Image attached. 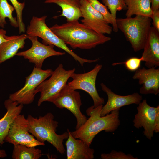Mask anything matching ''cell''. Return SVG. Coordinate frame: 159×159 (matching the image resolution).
<instances>
[{
	"label": "cell",
	"mask_w": 159,
	"mask_h": 159,
	"mask_svg": "<svg viewBox=\"0 0 159 159\" xmlns=\"http://www.w3.org/2000/svg\"><path fill=\"white\" fill-rule=\"evenodd\" d=\"M80 10L83 19L82 23L100 34H110L112 28L99 12L95 10L87 0H80Z\"/></svg>",
	"instance_id": "13"
},
{
	"label": "cell",
	"mask_w": 159,
	"mask_h": 159,
	"mask_svg": "<svg viewBox=\"0 0 159 159\" xmlns=\"http://www.w3.org/2000/svg\"><path fill=\"white\" fill-rule=\"evenodd\" d=\"M138 105V112L133 120V125L137 129L143 127L144 135L151 140L154 132H159V106L151 107L145 99Z\"/></svg>",
	"instance_id": "8"
},
{
	"label": "cell",
	"mask_w": 159,
	"mask_h": 159,
	"mask_svg": "<svg viewBox=\"0 0 159 159\" xmlns=\"http://www.w3.org/2000/svg\"><path fill=\"white\" fill-rule=\"evenodd\" d=\"M141 57L147 68L159 66V32L153 26L150 27L145 43Z\"/></svg>",
	"instance_id": "16"
},
{
	"label": "cell",
	"mask_w": 159,
	"mask_h": 159,
	"mask_svg": "<svg viewBox=\"0 0 159 159\" xmlns=\"http://www.w3.org/2000/svg\"><path fill=\"white\" fill-rule=\"evenodd\" d=\"M6 33V31L5 30L2 28L0 29V49L6 42L11 39L14 36H7Z\"/></svg>",
	"instance_id": "30"
},
{
	"label": "cell",
	"mask_w": 159,
	"mask_h": 159,
	"mask_svg": "<svg viewBox=\"0 0 159 159\" xmlns=\"http://www.w3.org/2000/svg\"><path fill=\"white\" fill-rule=\"evenodd\" d=\"M102 67L101 64H97L93 69L87 72L81 74L74 72L70 77L72 80L67 84L74 90H81L87 92L93 100L94 107L105 103L104 98L99 95L95 86L97 76Z\"/></svg>",
	"instance_id": "9"
},
{
	"label": "cell",
	"mask_w": 159,
	"mask_h": 159,
	"mask_svg": "<svg viewBox=\"0 0 159 159\" xmlns=\"http://www.w3.org/2000/svg\"><path fill=\"white\" fill-rule=\"evenodd\" d=\"M52 102L57 107L67 109L74 115L77 121L75 130L80 127L87 120L80 110L82 103L80 93L70 87L67 84Z\"/></svg>",
	"instance_id": "10"
},
{
	"label": "cell",
	"mask_w": 159,
	"mask_h": 159,
	"mask_svg": "<svg viewBox=\"0 0 159 159\" xmlns=\"http://www.w3.org/2000/svg\"><path fill=\"white\" fill-rule=\"evenodd\" d=\"M69 135L65 143L67 159H93L95 150L82 140L73 137L69 129Z\"/></svg>",
	"instance_id": "17"
},
{
	"label": "cell",
	"mask_w": 159,
	"mask_h": 159,
	"mask_svg": "<svg viewBox=\"0 0 159 159\" xmlns=\"http://www.w3.org/2000/svg\"><path fill=\"white\" fill-rule=\"evenodd\" d=\"M142 61H143V59L141 57L140 58L132 57L122 62L113 63L112 65L115 66L123 64L128 70L130 71H135L139 68Z\"/></svg>",
	"instance_id": "27"
},
{
	"label": "cell",
	"mask_w": 159,
	"mask_h": 159,
	"mask_svg": "<svg viewBox=\"0 0 159 159\" xmlns=\"http://www.w3.org/2000/svg\"><path fill=\"white\" fill-rule=\"evenodd\" d=\"M75 71V69L66 70L62 64H59L52 72L50 77L42 82L37 87L35 93H40L37 105L39 106L45 101L52 102L67 84L69 79Z\"/></svg>",
	"instance_id": "6"
},
{
	"label": "cell",
	"mask_w": 159,
	"mask_h": 159,
	"mask_svg": "<svg viewBox=\"0 0 159 159\" xmlns=\"http://www.w3.org/2000/svg\"><path fill=\"white\" fill-rule=\"evenodd\" d=\"M53 71L51 69L43 70L34 67L31 74L26 77L24 86L15 92L10 94L9 98L19 104L27 105L34 100L37 87L43 81L51 76Z\"/></svg>",
	"instance_id": "7"
},
{
	"label": "cell",
	"mask_w": 159,
	"mask_h": 159,
	"mask_svg": "<svg viewBox=\"0 0 159 159\" xmlns=\"http://www.w3.org/2000/svg\"><path fill=\"white\" fill-rule=\"evenodd\" d=\"M28 38L26 34L14 35L6 42L0 49V64L16 55L18 50L24 47L25 40Z\"/></svg>",
	"instance_id": "20"
},
{
	"label": "cell",
	"mask_w": 159,
	"mask_h": 159,
	"mask_svg": "<svg viewBox=\"0 0 159 159\" xmlns=\"http://www.w3.org/2000/svg\"><path fill=\"white\" fill-rule=\"evenodd\" d=\"M15 9L16 14L17 20L18 25L19 33L20 34L26 31L25 25L23 22L22 13L25 6V2H20L17 0H9Z\"/></svg>",
	"instance_id": "25"
},
{
	"label": "cell",
	"mask_w": 159,
	"mask_h": 159,
	"mask_svg": "<svg viewBox=\"0 0 159 159\" xmlns=\"http://www.w3.org/2000/svg\"><path fill=\"white\" fill-rule=\"evenodd\" d=\"M118 29L123 32L135 52L143 49L151 27L149 17L136 15L134 17L116 18Z\"/></svg>",
	"instance_id": "4"
},
{
	"label": "cell",
	"mask_w": 159,
	"mask_h": 159,
	"mask_svg": "<svg viewBox=\"0 0 159 159\" xmlns=\"http://www.w3.org/2000/svg\"><path fill=\"white\" fill-rule=\"evenodd\" d=\"M127 6L125 16L131 17L133 15L151 17L153 11L150 0H124Z\"/></svg>",
	"instance_id": "21"
},
{
	"label": "cell",
	"mask_w": 159,
	"mask_h": 159,
	"mask_svg": "<svg viewBox=\"0 0 159 159\" xmlns=\"http://www.w3.org/2000/svg\"><path fill=\"white\" fill-rule=\"evenodd\" d=\"M102 159H138L137 157H135L130 154H126L121 151H117L112 150L108 153H102L100 156Z\"/></svg>",
	"instance_id": "28"
},
{
	"label": "cell",
	"mask_w": 159,
	"mask_h": 159,
	"mask_svg": "<svg viewBox=\"0 0 159 159\" xmlns=\"http://www.w3.org/2000/svg\"><path fill=\"white\" fill-rule=\"evenodd\" d=\"M103 105L96 107L93 105L86 110V114L90 116L86 122L74 131L70 132L76 138L80 139L90 145L95 136L101 131L114 132L120 125L119 111L120 108L112 111L105 116H101Z\"/></svg>",
	"instance_id": "2"
},
{
	"label": "cell",
	"mask_w": 159,
	"mask_h": 159,
	"mask_svg": "<svg viewBox=\"0 0 159 159\" xmlns=\"http://www.w3.org/2000/svg\"><path fill=\"white\" fill-rule=\"evenodd\" d=\"M7 112L4 116L0 119V145L4 142V140L7 135L10 126L17 116L20 114L23 105L19 104L9 98L4 103Z\"/></svg>",
	"instance_id": "18"
},
{
	"label": "cell",
	"mask_w": 159,
	"mask_h": 159,
	"mask_svg": "<svg viewBox=\"0 0 159 159\" xmlns=\"http://www.w3.org/2000/svg\"><path fill=\"white\" fill-rule=\"evenodd\" d=\"M92 7L100 13L109 24H113L112 16L108 11L107 7L101 3L98 0H87Z\"/></svg>",
	"instance_id": "26"
},
{
	"label": "cell",
	"mask_w": 159,
	"mask_h": 159,
	"mask_svg": "<svg viewBox=\"0 0 159 159\" xmlns=\"http://www.w3.org/2000/svg\"><path fill=\"white\" fill-rule=\"evenodd\" d=\"M14 10V6L9 4L7 0H0V27L2 29L4 28L7 23L6 19L7 18L12 26L18 27L17 18L12 15Z\"/></svg>",
	"instance_id": "23"
},
{
	"label": "cell",
	"mask_w": 159,
	"mask_h": 159,
	"mask_svg": "<svg viewBox=\"0 0 159 159\" xmlns=\"http://www.w3.org/2000/svg\"><path fill=\"white\" fill-rule=\"evenodd\" d=\"M28 38L32 43L31 47L26 50L17 52L16 55L28 59L30 62L34 64L36 68H41L44 60L48 57L62 56L65 54L64 52L55 50L53 45H46L41 43L38 41L37 37L28 36Z\"/></svg>",
	"instance_id": "12"
},
{
	"label": "cell",
	"mask_w": 159,
	"mask_h": 159,
	"mask_svg": "<svg viewBox=\"0 0 159 159\" xmlns=\"http://www.w3.org/2000/svg\"><path fill=\"white\" fill-rule=\"evenodd\" d=\"M7 155L6 151L4 150L0 149V158L5 157Z\"/></svg>",
	"instance_id": "32"
},
{
	"label": "cell",
	"mask_w": 159,
	"mask_h": 159,
	"mask_svg": "<svg viewBox=\"0 0 159 159\" xmlns=\"http://www.w3.org/2000/svg\"><path fill=\"white\" fill-rule=\"evenodd\" d=\"M102 90L107 94L108 100L106 104L103 106L101 116H103L112 110L132 104L138 105L142 100L141 95L135 92L126 96L117 95L113 92L103 83L100 84Z\"/></svg>",
	"instance_id": "14"
},
{
	"label": "cell",
	"mask_w": 159,
	"mask_h": 159,
	"mask_svg": "<svg viewBox=\"0 0 159 159\" xmlns=\"http://www.w3.org/2000/svg\"><path fill=\"white\" fill-rule=\"evenodd\" d=\"M151 18L153 21V26L159 32V10L153 12Z\"/></svg>",
	"instance_id": "29"
},
{
	"label": "cell",
	"mask_w": 159,
	"mask_h": 159,
	"mask_svg": "<svg viewBox=\"0 0 159 159\" xmlns=\"http://www.w3.org/2000/svg\"><path fill=\"white\" fill-rule=\"evenodd\" d=\"M29 129L28 120L24 115L19 114L11 125L4 142L13 145L22 144L31 147L44 145L45 143L38 141L29 133Z\"/></svg>",
	"instance_id": "11"
},
{
	"label": "cell",
	"mask_w": 159,
	"mask_h": 159,
	"mask_svg": "<svg viewBox=\"0 0 159 159\" xmlns=\"http://www.w3.org/2000/svg\"><path fill=\"white\" fill-rule=\"evenodd\" d=\"M42 155L41 150L35 147L19 144L14 145L12 157L13 159H39Z\"/></svg>",
	"instance_id": "22"
},
{
	"label": "cell",
	"mask_w": 159,
	"mask_h": 159,
	"mask_svg": "<svg viewBox=\"0 0 159 159\" xmlns=\"http://www.w3.org/2000/svg\"><path fill=\"white\" fill-rule=\"evenodd\" d=\"M54 116L48 112L38 118L28 115L27 118L29 125V132L38 141L45 143L47 141L54 147L62 154H64L65 150L63 144L64 140L69 135L68 131L61 135L56 133L58 122L54 120Z\"/></svg>",
	"instance_id": "3"
},
{
	"label": "cell",
	"mask_w": 159,
	"mask_h": 159,
	"mask_svg": "<svg viewBox=\"0 0 159 159\" xmlns=\"http://www.w3.org/2000/svg\"><path fill=\"white\" fill-rule=\"evenodd\" d=\"M151 8L153 12L159 10V0H150Z\"/></svg>",
	"instance_id": "31"
},
{
	"label": "cell",
	"mask_w": 159,
	"mask_h": 159,
	"mask_svg": "<svg viewBox=\"0 0 159 159\" xmlns=\"http://www.w3.org/2000/svg\"><path fill=\"white\" fill-rule=\"evenodd\" d=\"M66 45L73 49H89L111 39L110 37L98 33L87 27L78 20L56 24L49 27Z\"/></svg>",
	"instance_id": "1"
},
{
	"label": "cell",
	"mask_w": 159,
	"mask_h": 159,
	"mask_svg": "<svg viewBox=\"0 0 159 159\" xmlns=\"http://www.w3.org/2000/svg\"><path fill=\"white\" fill-rule=\"evenodd\" d=\"M132 78L137 79L139 85L142 86L139 90L140 94L144 95L159 93V69L145 67L135 71Z\"/></svg>",
	"instance_id": "15"
},
{
	"label": "cell",
	"mask_w": 159,
	"mask_h": 159,
	"mask_svg": "<svg viewBox=\"0 0 159 159\" xmlns=\"http://www.w3.org/2000/svg\"><path fill=\"white\" fill-rule=\"evenodd\" d=\"M44 3H54L60 6L62 13L57 17L64 16L67 21L79 20L82 17L80 10V0H45Z\"/></svg>",
	"instance_id": "19"
},
{
	"label": "cell",
	"mask_w": 159,
	"mask_h": 159,
	"mask_svg": "<svg viewBox=\"0 0 159 159\" xmlns=\"http://www.w3.org/2000/svg\"><path fill=\"white\" fill-rule=\"evenodd\" d=\"M102 2L110 11L113 19L112 31L117 32L118 31L116 24V13L117 11L127 10V6L124 0H102Z\"/></svg>",
	"instance_id": "24"
},
{
	"label": "cell",
	"mask_w": 159,
	"mask_h": 159,
	"mask_svg": "<svg viewBox=\"0 0 159 159\" xmlns=\"http://www.w3.org/2000/svg\"><path fill=\"white\" fill-rule=\"evenodd\" d=\"M47 16L44 15L38 17L33 16L28 26L26 31L28 36H36L42 39L43 44L46 45L52 44L62 49L71 56L82 66L85 63L96 62V59L89 60L80 57L70 49L64 42L56 35L46 24Z\"/></svg>",
	"instance_id": "5"
}]
</instances>
